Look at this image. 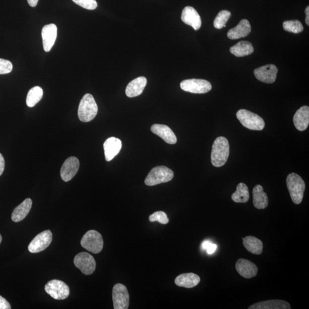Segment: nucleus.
<instances>
[{
	"mask_svg": "<svg viewBox=\"0 0 309 309\" xmlns=\"http://www.w3.org/2000/svg\"><path fill=\"white\" fill-rule=\"evenodd\" d=\"M41 35L44 51L48 52L55 44L57 38V28L56 25L51 24L44 26L41 32Z\"/></svg>",
	"mask_w": 309,
	"mask_h": 309,
	"instance_id": "4468645a",
	"label": "nucleus"
},
{
	"mask_svg": "<svg viewBox=\"0 0 309 309\" xmlns=\"http://www.w3.org/2000/svg\"><path fill=\"white\" fill-rule=\"evenodd\" d=\"M243 244L245 248L250 253L254 254L260 255L263 252L262 242L257 238L248 236L244 239Z\"/></svg>",
	"mask_w": 309,
	"mask_h": 309,
	"instance_id": "bb28decb",
	"label": "nucleus"
},
{
	"mask_svg": "<svg viewBox=\"0 0 309 309\" xmlns=\"http://www.w3.org/2000/svg\"><path fill=\"white\" fill-rule=\"evenodd\" d=\"M229 51L233 55L240 57L251 55L254 52V48L251 43L241 41L231 47Z\"/></svg>",
	"mask_w": 309,
	"mask_h": 309,
	"instance_id": "a878e982",
	"label": "nucleus"
},
{
	"mask_svg": "<svg viewBox=\"0 0 309 309\" xmlns=\"http://www.w3.org/2000/svg\"><path fill=\"white\" fill-rule=\"evenodd\" d=\"M286 185L292 201L296 204L301 203L305 190V183L302 178L298 174L291 173L286 179Z\"/></svg>",
	"mask_w": 309,
	"mask_h": 309,
	"instance_id": "7ed1b4c3",
	"label": "nucleus"
},
{
	"mask_svg": "<svg viewBox=\"0 0 309 309\" xmlns=\"http://www.w3.org/2000/svg\"><path fill=\"white\" fill-rule=\"evenodd\" d=\"M174 177L173 171L165 166L156 167L151 170L145 179V184L153 186L172 180Z\"/></svg>",
	"mask_w": 309,
	"mask_h": 309,
	"instance_id": "20e7f679",
	"label": "nucleus"
},
{
	"mask_svg": "<svg viewBox=\"0 0 309 309\" xmlns=\"http://www.w3.org/2000/svg\"><path fill=\"white\" fill-rule=\"evenodd\" d=\"M43 96V90L41 87L36 86L29 90L27 97V104L29 107H33L38 103Z\"/></svg>",
	"mask_w": 309,
	"mask_h": 309,
	"instance_id": "c85d7f7f",
	"label": "nucleus"
},
{
	"mask_svg": "<svg viewBox=\"0 0 309 309\" xmlns=\"http://www.w3.org/2000/svg\"><path fill=\"white\" fill-rule=\"evenodd\" d=\"M252 28L248 20H242L237 26L229 29L227 37L231 40H237L248 36L251 32Z\"/></svg>",
	"mask_w": 309,
	"mask_h": 309,
	"instance_id": "6ab92c4d",
	"label": "nucleus"
},
{
	"mask_svg": "<svg viewBox=\"0 0 309 309\" xmlns=\"http://www.w3.org/2000/svg\"><path fill=\"white\" fill-rule=\"evenodd\" d=\"M202 248L206 250L208 254H212L216 251L217 246L209 241H206L203 242Z\"/></svg>",
	"mask_w": 309,
	"mask_h": 309,
	"instance_id": "f704fd0d",
	"label": "nucleus"
},
{
	"mask_svg": "<svg viewBox=\"0 0 309 309\" xmlns=\"http://www.w3.org/2000/svg\"><path fill=\"white\" fill-rule=\"evenodd\" d=\"M11 304L7 300L0 295V309H10Z\"/></svg>",
	"mask_w": 309,
	"mask_h": 309,
	"instance_id": "c9c22d12",
	"label": "nucleus"
},
{
	"mask_svg": "<svg viewBox=\"0 0 309 309\" xmlns=\"http://www.w3.org/2000/svg\"><path fill=\"white\" fill-rule=\"evenodd\" d=\"M293 123L299 131L306 130L309 124V107L303 106L295 112L293 117Z\"/></svg>",
	"mask_w": 309,
	"mask_h": 309,
	"instance_id": "aec40b11",
	"label": "nucleus"
},
{
	"mask_svg": "<svg viewBox=\"0 0 309 309\" xmlns=\"http://www.w3.org/2000/svg\"><path fill=\"white\" fill-rule=\"evenodd\" d=\"M72 1L83 8L88 10H94L98 7L96 0H72Z\"/></svg>",
	"mask_w": 309,
	"mask_h": 309,
	"instance_id": "473e14b6",
	"label": "nucleus"
},
{
	"mask_svg": "<svg viewBox=\"0 0 309 309\" xmlns=\"http://www.w3.org/2000/svg\"><path fill=\"white\" fill-rule=\"evenodd\" d=\"M112 300L115 309L128 308L129 296L126 286L116 284L112 289Z\"/></svg>",
	"mask_w": 309,
	"mask_h": 309,
	"instance_id": "1a4fd4ad",
	"label": "nucleus"
},
{
	"mask_svg": "<svg viewBox=\"0 0 309 309\" xmlns=\"http://www.w3.org/2000/svg\"><path fill=\"white\" fill-rule=\"evenodd\" d=\"M52 241V234L50 230H45L39 234L28 246L31 253H38L47 249Z\"/></svg>",
	"mask_w": 309,
	"mask_h": 309,
	"instance_id": "9b49d317",
	"label": "nucleus"
},
{
	"mask_svg": "<svg viewBox=\"0 0 309 309\" xmlns=\"http://www.w3.org/2000/svg\"><path fill=\"white\" fill-rule=\"evenodd\" d=\"M284 30L297 34L303 31V27L298 20L286 21L283 23Z\"/></svg>",
	"mask_w": 309,
	"mask_h": 309,
	"instance_id": "c756f323",
	"label": "nucleus"
},
{
	"mask_svg": "<svg viewBox=\"0 0 309 309\" xmlns=\"http://www.w3.org/2000/svg\"><path fill=\"white\" fill-rule=\"evenodd\" d=\"M29 5L32 7H35L38 3L39 0H27Z\"/></svg>",
	"mask_w": 309,
	"mask_h": 309,
	"instance_id": "4c0bfd02",
	"label": "nucleus"
},
{
	"mask_svg": "<svg viewBox=\"0 0 309 309\" xmlns=\"http://www.w3.org/2000/svg\"><path fill=\"white\" fill-rule=\"evenodd\" d=\"M181 19L183 23L189 25L198 31L201 27L202 20L200 16L194 8L186 7L182 11Z\"/></svg>",
	"mask_w": 309,
	"mask_h": 309,
	"instance_id": "2eb2a0df",
	"label": "nucleus"
},
{
	"mask_svg": "<svg viewBox=\"0 0 309 309\" xmlns=\"http://www.w3.org/2000/svg\"><path fill=\"white\" fill-rule=\"evenodd\" d=\"M253 204L259 210L265 209L269 204V198L261 185L254 187L253 190Z\"/></svg>",
	"mask_w": 309,
	"mask_h": 309,
	"instance_id": "b1692460",
	"label": "nucleus"
},
{
	"mask_svg": "<svg viewBox=\"0 0 309 309\" xmlns=\"http://www.w3.org/2000/svg\"><path fill=\"white\" fill-rule=\"evenodd\" d=\"M74 264L85 275L93 274L96 269V262L91 254L86 252L79 253L74 258Z\"/></svg>",
	"mask_w": 309,
	"mask_h": 309,
	"instance_id": "9d476101",
	"label": "nucleus"
},
{
	"mask_svg": "<svg viewBox=\"0 0 309 309\" xmlns=\"http://www.w3.org/2000/svg\"><path fill=\"white\" fill-rule=\"evenodd\" d=\"M200 281L198 275L194 273H185L179 275L175 279V283L178 286L193 288L197 286Z\"/></svg>",
	"mask_w": 309,
	"mask_h": 309,
	"instance_id": "393cba45",
	"label": "nucleus"
},
{
	"mask_svg": "<svg viewBox=\"0 0 309 309\" xmlns=\"http://www.w3.org/2000/svg\"><path fill=\"white\" fill-rule=\"evenodd\" d=\"M149 220L151 222L158 221V222L163 224H166L169 222V219L164 211L154 212L153 214L149 216Z\"/></svg>",
	"mask_w": 309,
	"mask_h": 309,
	"instance_id": "2f4dec72",
	"label": "nucleus"
},
{
	"mask_svg": "<svg viewBox=\"0 0 309 309\" xmlns=\"http://www.w3.org/2000/svg\"><path fill=\"white\" fill-rule=\"evenodd\" d=\"M4 168H5V161L2 154L0 153V176L4 172Z\"/></svg>",
	"mask_w": 309,
	"mask_h": 309,
	"instance_id": "e433bc0d",
	"label": "nucleus"
},
{
	"mask_svg": "<svg viewBox=\"0 0 309 309\" xmlns=\"http://www.w3.org/2000/svg\"><path fill=\"white\" fill-rule=\"evenodd\" d=\"M103 245L102 235L95 230H90L87 232L81 240L82 247L94 254L101 252L103 248Z\"/></svg>",
	"mask_w": 309,
	"mask_h": 309,
	"instance_id": "423d86ee",
	"label": "nucleus"
},
{
	"mask_svg": "<svg viewBox=\"0 0 309 309\" xmlns=\"http://www.w3.org/2000/svg\"><path fill=\"white\" fill-rule=\"evenodd\" d=\"M45 290L51 297L57 300L67 298L70 293L69 286L57 279H53L46 284Z\"/></svg>",
	"mask_w": 309,
	"mask_h": 309,
	"instance_id": "0eeeda50",
	"label": "nucleus"
},
{
	"mask_svg": "<svg viewBox=\"0 0 309 309\" xmlns=\"http://www.w3.org/2000/svg\"><path fill=\"white\" fill-rule=\"evenodd\" d=\"M106 160L110 162L118 154L122 147V141L115 137H111L104 143Z\"/></svg>",
	"mask_w": 309,
	"mask_h": 309,
	"instance_id": "f3484780",
	"label": "nucleus"
},
{
	"mask_svg": "<svg viewBox=\"0 0 309 309\" xmlns=\"http://www.w3.org/2000/svg\"><path fill=\"white\" fill-rule=\"evenodd\" d=\"M230 16L231 13L229 11L225 10L221 11L214 20V27L218 29L225 27V24H226Z\"/></svg>",
	"mask_w": 309,
	"mask_h": 309,
	"instance_id": "7c9ffc66",
	"label": "nucleus"
},
{
	"mask_svg": "<svg viewBox=\"0 0 309 309\" xmlns=\"http://www.w3.org/2000/svg\"><path fill=\"white\" fill-rule=\"evenodd\" d=\"M147 79L139 77L133 80L128 85L126 94L128 98H134L140 95L147 85Z\"/></svg>",
	"mask_w": 309,
	"mask_h": 309,
	"instance_id": "412c9836",
	"label": "nucleus"
},
{
	"mask_svg": "<svg viewBox=\"0 0 309 309\" xmlns=\"http://www.w3.org/2000/svg\"><path fill=\"white\" fill-rule=\"evenodd\" d=\"M306 19L305 23L308 26L309 25V7H307L305 10Z\"/></svg>",
	"mask_w": 309,
	"mask_h": 309,
	"instance_id": "58836bf2",
	"label": "nucleus"
},
{
	"mask_svg": "<svg viewBox=\"0 0 309 309\" xmlns=\"http://www.w3.org/2000/svg\"><path fill=\"white\" fill-rule=\"evenodd\" d=\"M231 199L236 203H246L249 200V191L246 184L240 183L237 186V190L233 194Z\"/></svg>",
	"mask_w": 309,
	"mask_h": 309,
	"instance_id": "cd10ccee",
	"label": "nucleus"
},
{
	"mask_svg": "<svg viewBox=\"0 0 309 309\" xmlns=\"http://www.w3.org/2000/svg\"><path fill=\"white\" fill-rule=\"evenodd\" d=\"M181 89L189 93L203 94L208 93L212 89L209 82L203 79H187L181 83Z\"/></svg>",
	"mask_w": 309,
	"mask_h": 309,
	"instance_id": "6e6552de",
	"label": "nucleus"
},
{
	"mask_svg": "<svg viewBox=\"0 0 309 309\" xmlns=\"http://www.w3.org/2000/svg\"><path fill=\"white\" fill-rule=\"evenodd\" d=\"M278 69L273 64H268L254 70V76L261 82L271 84L276 80Z\"/></svg>",
	"mask_w": 309,
	"mask_h": 309,
	"instance_id": "f8f14e48",
	"label": "nucleus"
},
{
	"mask_svg": "<svg viewBox=\"0 0 309 309\" xmlns=\"http://www.w3.org/2000/svg\"><path fill=\"white\" fill-rule=\"evenodd\" d=\"M289 302L280 299H271L254 303L249 309H290Z\"/></svg>",
	"mask_w": 309,
	"mask_h": 309,
	"instance_id": "4be33fe9",
	"label": "nucleus"
},
{
	"mask_svg": "<svg viewBox=\"0 0 309 309\" xmlns=\"http://www.w3.org/2000/svg\"><path fill=\"white\" fill-rule=\"evenodd\" d=\"M237 119L243 126L251 130L261 131L265 123L261 117L249 111L242 109L237 113Z\"/></svg>",
	"mask_w": 309,
	"mask_h": 309,
	"instance_id": "39448f33",
	"label": "nucleus"
},
{
	"mask_svg": "<svg viewBox=\"0 0 309 309\" xmlns=\"http://www.w3.org/2000/svg\"><path fill=\"white\" fill-rule=\"evenodd\" d=\"M80 167V162L76 157H70L62 165L60 171L61 179L65 182H69L76 175Z\"/></svg>",
	"mask_w": 309,
	"mask_h": 309,
	"instance_id": "ddd939ff",
	"label": "nucleus"
},
{
	"mask_svg": "<svg viewBox=\"0 0 309 309\" xmlns=\"http://www.w3.org/2000/svg\"><path fill=\"white\" fill-rule=\"evenodd\" d=\"M229 154V145L225 137L219 136L215 140L212 144L211 154V164L215 168H220L228 160Z\"/></svg>",
	"mask_w": 309,
	"mask_h": 309,
	"instance_id": "f257e3e1",
	"label": "nucleus"
},
{
	"mask_svg": "<svg viewBox=\"0 0 309 309\" xmlns=\"http://www.w3.org/2000/svg\"><path fill=\"white\" fill-rule=\"evenodd\" d=\"M12 69L13 65L10 61L0 58V74L9 73Z\"/></svg>",
	"mask_w": 309,
	"mask_h": 309,
	"instance_id": "72a5a7b5",
	"label": "nucleus"
},
{
	"mask_svg": "<svg viewBox=\"0 0 309 309\" xmlns=\"http://www.w3.org/2000/svg\"><path fill=\"white\" fill-rule=\"evenodd\" d=\"M151 130L154 134L161 137L167 143L175 144L177 142V136L172 129L166 125L153 124L151 128Z\"/></svg>",
	"mask_w": 309,
	"mask_h": 309,
	"instance_id": "a211bd4d",
	"label": "nucleus"
},
{
	"mask_svg": "<svg viewBox=\"0 0 309 309\" xmlns=\"http://www.w3.org/2000/svg\"><path fill=\"white\" fill-rule=\"evenodd\" d=\"M98 107L93 96L87 94L82 98L78 109L79 119L83 122H89L97 116Z\"/></svg>",
	"mask_w": 309,
	"mask_h": 309,
	"instance_id": "f03ea898",
	"label": "nucleus"
},
{
	"mask_svg": "<svg viewBox=\"0 0 309 309\" xmlns=\"http://www.w3.org/2000/svg\"><path fill=\"white\" fill-rule=\"evenodd\" d=\"M2 236H1V235H0V244L2 243Z\"/></svg>",
	"mask_w": 309,
	"mask_h": 309,
	"instance_id": "ea45409f",
	"label": "nucleus"
},
{
	"mask_svg": "<svg viewBox=\"0 0 309 309\" xmlns=\"http://www.w3.org/2000/svg\"><path fill=\"white\" fill-rule=\"evenodd\" d=\"M32 206V200L27 198L15 208L12 214V220L15 222H19L26 218L30 212Z\"/></svg>",
	"mask_w": 309,
	"mask_h": 309,
	"instance_id": "5701e85b",
	"label": "nucleus"
},
{
	"mask_svg": "<svg viewBox=\"0 0 309 309\" xmlns=\"http://www.w3.org/2000/svg\"><path fill=\"white\" fill-rule=\"evenodd\" d=\"M236 270L242 277L250 279L256 277L258 273V267L251 261L240 259L236 265Z\"/></svg>",
	"mask_w": 309,
	"mask_h": 309,
	"instance_id": "dca6fc26",
	"label": "nucleus"
}]
</instances>
